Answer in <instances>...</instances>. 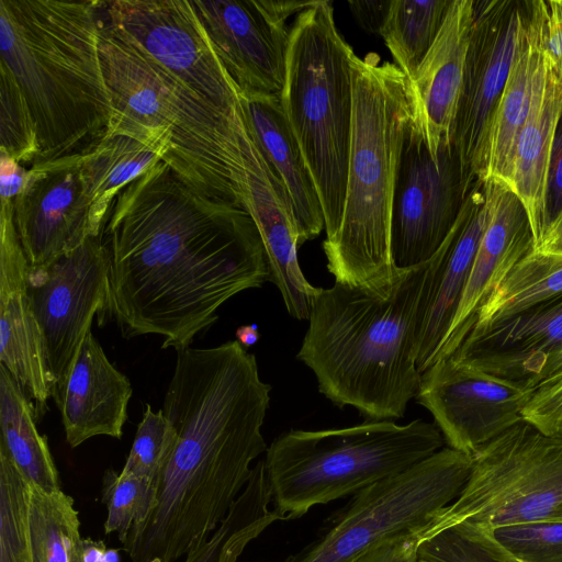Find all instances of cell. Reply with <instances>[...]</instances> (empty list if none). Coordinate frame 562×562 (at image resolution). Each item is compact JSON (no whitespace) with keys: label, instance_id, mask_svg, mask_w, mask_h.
<instances>
[{"label":"cell","instance_id":"ffe728a7","mask_svg":"<svg viewBox=\"0 0 562 562\" xmlns=\"http://www.w3.org/2000/svg\"><path fill=\"white\" fill-rule=\"evenodd\" d=\"M562 347V295L501 322L473 327L452 357L481 372L533 391Z\"/></svg>","mask_w":562,"mask_h":562},{"label":"cell","instance_id":"5b68a950","mask_svg":"<svg viewBox=\"0 0 562 562\" xmlns=\"http://www.w3.org/2000/svg\"><path fill=\"white\" fill-rule=\"evenodd\" d=\"M352 128L344 214L323 243L335 282L389 294L403 269L391 254L397 157L415 93L405 74L375 54L351 59Z\"/></svg>","mask_w":562,"mask_h":562},{"label":"cell","instance_id":"277c9868","mask_svg":"<svg viewBox=\"0 0 562 562\" xmlns=\"http://www.w3.org/2000/svg\"><path fill=\"white\" fill-rule=\"evenodd\" d=\"M427 267L403 269L389 294L338 282L322 288L296 358L338 407L352 406L369 420H393L416 397L417 311Z\"/></svg>","mask_w":562,"mask_h":562},{"label":"cell","instance_id":"f546056e","mask_svg":"<svg viewBox=\"0 0 562 562\" xmlns=\"http://www.w3.org/2000/svg\"><path fill=\"white\" fill-rule=\"evenodd\" d=\"M562 295V252L533 250L521 259L481 306L473 327L501 322Z\"/></svg>","mask_w":562,"mask_h":562},{"label":"cell","instance_id":"d590c367","mask_svg":"<svg viewBox=\"0 0 562 562\" xmlns=\"http://www.w3.org/2000/svg\"><path fill=\"white\" fill-rule=\"evenodd\" d=\"M176 430L162 409L154 412L147 403L122 473L155 484L176 442Z\"/></svg>","mask_w":562,"mask_h":562},{"label":"cell","instance_id":"52a82bcc","mask_svg":"<svg viewBox=\"0 0 562 562\" xmlns=\"http://www.w3.org/2000/svg\"><path fill=\"white\" fill-rule=\"evenodd\" d=\"M352 48L331 2L314 1L290 30L281 102L312 173L325 220V241L339 231L352 128Z\"/></svg>","mask_w":562,"mask_h":562},{"label":"cell","instance_id":"603a6c76","mask_svg":"<svg viewBox=\"0 0 562 562\" xmlns=\"http://www.w3.org/2000/svg\"><path fill=\"white\" fill-rule=\"evenodd\" d=\"M251 135L282 182L297 228L299 245L325 228L318 192L281 102V94L239 97Z\"/></svg>","mask_w":562,"mask_h":562},{"label":"cell","instance_id":"8d00e7d4","mask_svg":"<svg viewBox=\"0 0 562 562\" xmlns=\"http://www.w3.org/2000/svg\"><path fill=\"white\" fill-rule=\"evenodd\" d=\"M0 150L20 164H34L38 145L22 95L11 78L0 72Z\"/></svg>","mask_w":562,"mask_h":562},{"label":"cell","instance_id":"bcb514c9","mask_svg":"<svg viewBox=\"0 0 562 562\" xmlns=\"http://www.w3.org/2000/svg\"><path fill=\"white\" fill-rule=\"evenodd\" d=\"M236 338L244 348L255 345L260 338L258 326L256 324L239 326L236 330Z\"/></svg>","mask_w":562,"mask_h":562},{"label":"cell","instance_id":"8992f818","mask_svg":"<svg viewBox=\"0 0 562 562\" xmlns=\"http://www.w3.org/2000/svg\"><path fill=\"white\" fill-rule=\"evenodd\" d=\"M99 14V56L113 117L164 134L162 161L189 183L243 205L252 136L243 106L225 111L201 98ZM245 209V207H244Z\"/></svg>","mask_w":562,"mask_h":562},{"label":"cell","instance_id":"ee69618b","mask_svg":"<svg viewBox=\"0 0 562 562\" xmlns=\"http://www.w3.org/2000/svg\"><path fill=\"white\" fill-rule=\"evenodd\" d=\"M29 169L12 156L0 150L1 200L13 201L25 186Z\"/></svg>","mask_w":562,"mask_h":562},{"label":"cell","instance_id":"74e56055","mask_svg":"<svg viewBox=\"0 0 562 562\" xmlns=\"http://www.w3.org/2000/svg\"><path fill=\"white\" fill-rule=\"evenodd\" d=\"M493 536L522 562H562V522L503 527Z\"/></svg>","mask_w":562,"mask_h":562},{"label":"cell","instance_id":"7c38bea8","mask_svg":"<svg viewBox=\"0 0 562 562\" xmlns=\"http://www.w3.org/2000/svg\"><path fill=\"white\" fill-rule=\"evenodd\" d=\"M109 266V251L99 235L29 270V293L53 381L52 397L64 385L94 315L105 307Z\"/></svg>","mask_w":562,"mask_h":562},{"label":"cell","instance_id":"e575fe53","mask_svg":"<svg viewBox=\"0 0 562 562\" xmlns=\"http://www.w3.org/2000/svg\"><path fill=\"white\" fill-rule=\"evenodd\" d=\"M154 498L153 483L108 470L102 485V499L106 506L105 535L116 532L122 543L131 528L147 516Z\"/></svg>","mask_w":562,"mask_h":562},{"label":"cell","instance_id":"7a4b0ae2","mask_svg":"<svg viewBox=\"0 0 562 562\" xmlns=\"http://www.w3.org/2000/svg\"><path fill=\"white\" fill-rule=\"evenodd\" d=\"M270 391L238 340L177 351L161 408L177 438L150 510L122 542L132 562H175L224 520L268 449Z\"/></svg>","mask_w":562,"mask_h":562},{"label":"cell","instance_id":"ac0fdd59","mask_svg":"<svg viewBox=\"0 0 562 562\" xmlns=\"http://www.w3.org/2000/svg\"><path fill=\"white\" fill-rule=\"evenodd\" d=\"M29 270L14 225L13 201L1 200L0 363L19 383L41 419L53 396V381L30 299Z\"/></svg>","mask_w":562,"mask_h":562},{"label":"cell","instance_id":"83f0119b","mask_svg":"<svg viewBox=\"0 0 562 562\" xmlns=\"http://www.w3.org/2000/svg\"><path fill=\"white\" fill-rule=\"evenodd\" d=\"M34 406L0 363V447L29 483L42 491L61 488L46 436L38 432Z\"/></svg>","mask_w":562,"mask_h":562},{"label":"cell","instance_id":"d6986e66","mask_svg":"<svg viewBox=\"0 0 562 562\" xmlns=\"http://www.w3.org/2000/svg\"><path fill=\"white\" fill-rule=\"evenodd\" d=\"M490 214L485 181H477L449 235L428 260L417 311L415 358L420 374L431 367L452 324Z\"/></svg>","mask_w":562,"mask_h":562},{"label":"cell","instance_id":"44dd1931","mask_svg":"<svg viewBox=\"0 0 562 562\" xmlns=\"http://www.w3.org/2000/svg\"><path fill=\"white\" fill-rule=\"evenodd\" d=\"M485 188L491 203L490 221L476 249L457 313L432 364L457 351L473 328L481 306L512 269L535 250L529 218L518 196L496 180H485Z\"/></svg>","mask_w":562,"mask_h":562},{"label":"cell","instance_id":"4dcf8cb0","mask_svg":"<svg viewBox=\"0 0 562 562\" xmlns=\"http://www.w3.org/2000/svg\"><path fill=\"white\" fill-rule=\"evenodd\" d=\"M32 562H81L79 514L61 488L45 492L31 485Z\"/></svg>","mask_w":562,"mask_h":562},{"label":"cell","instance_id":"7402d4cb","mask_svg":"<svg viewBox=\"0 0 562 562\" xmlns=\"http://www.w3.org/2000/svg\"><path fill=\"white\" fill-rule=\"evenodd\" d=\"M132 394L127 376L108 359L89 331L64 385L53 397L70 448L95 436L120 439Z\"/></svg>","mask_w":562,"mask_h":562},{"label":"cell","instance_id":"f6af8a7d","mask_svg":"<svg viewBox=\"0 0 562 562\" xmlns=\"http://www.w3.org/2000/svg\"><path fill=\"white\" fill-rule=\"evenodd\" d=\"M535 250L562 252V211L548 226L539 246Z\"/></svg>","mask_w":562,"mask_h":562},{"label":"cell","instance_id":"3957f363","mask_svg":"<svg viewBox=\"0 0 562 562\" xmlns=\"http://www.w3.org/2000/svg\"><path fill=\"white\" fill-rule=\"evenodd\" d=\"M98 7V0H0V72L14 82L32 120L34 164L81 154L112 123Z\"/></svg>","mask_w":562,"mask_h":562},{"label":"cell","instance_id":"2e32d148","mask_svg":"<svg viewBox=\"0 0 562 562\" xmlns=\"http://www.w3.org/2000/svg\"><path fill=\"white\" fill-rule=\"evenodd\" d=\"M531 393L451 356L422 374L415 400L430 412L447 447L473 456L522 422Z\"/></svg>","mask_w":562,"mask_h":562},{"label":"cell","instance_id":"f35d334b","mask_svg":"<svg viewBox=\"0 0 562 562\" xmlns=\"http://www.w3.org/2000/svg\"><path fill=\"white\" fill-rule=\"evenodd\" d=\"M522 420L544 435H562V372L533 389L522 411Z\"/></svg>","mask_w":562,"mask_h":562},{"label":"cell","instance_id":"4fadbf2b","mask_svg":"<svg viewBox=\"0 0 562 562\" xmlns=\"http://www.w3.org/2000/svg\"><path fill=\"white\" fill-rule=\"evenodd\" d=\"M526 1H474L463 82L452 144L471 183L487 178L488 137L494 112L515 54Z\"/></svg>","mask_w":562,"mask_h":562},{"label":"cell","instance_id":"ab89813d","mask_svg":"<svg viewBox=\"0 0 562 562\" xmlns=\"http://www.w3.org/2000/svg\"><path fill=\"white\" fill-rule=\"evenodd\" d=\"M562 211V113L559 120L547 182L544 216L546 229Z\"/></svg>","mask_w":562,"mask_h":562},{"label":"cell","instance_id":"9a60e30c","mask_svg":"<svg viewBox=\"0 0 562 562\" xmlns=\"http://www.w3.org/2000/svg\"><path fill=\"white\" fill-rule=\"evenodd\" d=\"M190 2L239 97L281 94L291 30L286 21L314 1Z\"/></svg>","mask_w":562,"mask_h":562},{"label":"cell","instance_id":"5bb4252c","mask_svg":"<svg viewBox=\"0 0 562 562\" xmlns=\"http://www.w3.org/2000/svg\"><path fill=\"white\" fill-rule=\"evenodd\" d=\"M100 12L158 65L225 111L240 108L190 0L100 1Z\"/></svg>","mask_w":562,"mask_h":562},{"label":"cell","instance_id":"7dc6e473","mask_svg":"<svg viewBox=\"0 0 562 562\" xmlns=\"http://www.w3.org/2000/svg\"><path fill=\"white\" fill-rule=\"evenodd\" d=\"M99 562H120L119 551L116 549H106Z\"/></svg>","mask_w":562,"mask_h":562},{"label":"cell","instance_id":"4316f807","mask_svg":"<svg viewBox=\"0 0 562 562\" xmlns=\"http://www.w3.org/2000/svg\"><path fill=\"white\" fill-rule=\"evenodd\" d=\"M543 0L526 1L514 58L491 124L487 178L508 187L516 142L543 60Z\"/></svg>","mask_w":562,"mask_h":562},{"label":"cell","instance_id":"e0dca14e","mask_svg":"<svg viewBox=\"0 0 562 562\" xmlns=\"http://www.w3.org/2000/svg\"><path fill=\"white\" fill-rule=\"evenodd\" d=\"M13 216L30 268L46 266L101 235L92 225L79 154L32 165L13 200Z\"/></svg>","mask_w":562,"mask_h":562},{"label":"cell","instance_id":"9c48e42d","mask_svg":"<svg viewBox=\"0 0 562 562\" xmlns=\"http://www.w3.org/2000/svg\"><path fill=\"white\" fill-rule=\"evenodd\" d=\"M461 522L486 530L562 522V435L522 420L481 448L459 496L416 530L418 543Z\"/></svg>","mask_w":562,"mask_h":562},{"label":"cell","instance_id":"7bdbcfd3","mask_svg":"<svg viewBox=\"0 0 562 562\" xmlns=\"http://www.w3.org/2000/svg\"><path fill=\"white\" fill-rule=\"evenodd\" d=\"M392 0L348 1L357 23L368 33L380 35L386 22Z\"/></svg>","mask_w":562,"mask_h":562},{"label":"cell","instance_id":"f1b7e54d","mask_svg":"<svg viewBox=\"0 0 562 562\" xmlns=\"http://www.w3.org/2000/svg\"><path fill=\"white\" fill-rule=\"evenodd\" d=\"M263 459L252 467L250 479L227 516L184 557V562H237L247 544L270 525L284 520L274 509Z\"/></svg>","mask_w":562,"mask_h":562},{"label":"cell","instance_id":"484cf974","mask_svg":"<svg viewBox=\"0 0 562 562\" xmlns=\"http://www.w3.org/2000/svg\"><path fill=\"white\" fill-rule=\"evenodd\" d=\"M168 151L164 134L113 117L106 133L79 154L97 233H102L119 192L164 160Z\"/></svg>","mask_w":562,"mask_h":562},{"label":"cell","instance_id":"1f68e13d","mask_svg":"<svg viewBox=\"0 0 562 562\" xmlns=\"http://www.w3.org/2000/svg\"><path fill=\"white\" fill-rule=\"evenodd\" d=\"M451 3L452 0H392L380 35L409 81L434 44Z\"/></svg>","mask_w":562,"mask_h":562},{"label":"cell","instance_id":"60d3db41","mask_svg":"<svg viewBox=\"0 0 562 562\" xmlns=\"http://www.w3.org/2000/svg\"><path fill=\"white\" fill-rule=\"evenodd\" d=\"M415 531L391 537L353 562H417L418 540Z\"/></svg>","mask_w":562,"mask_h":562},{"label":"cell","instance_id":"d6a6232c","mask_svg":"<svg viewBox=\"0 0 562 562\" xmlns=\"http://www.w3.org/2000/svg\"><path fill=\"white\" fill-rule=\"evenodd\" d=\"M31 484L0 447V562H32Z\"/></svg>","mask_w":562,"mask_h":562},{"label":"cell","instance_id":"b9f144b4","mask_svg":"<svg viewBox=\"0 0 562 562\" xmlns=\"http://www.w3.org/2000/svg\"><path fill=\"white\" fill-rule=\"evenodd\" d=\"M543 42L562 81V0L543 1Z\"/></svg>","mask_w":562,"mask_h":562},{"label":"cell","instance_id":"8fae6325","mask_svg":"<svg viewBox=\"0 0 562 562\" xmlns=\"http://www.w3.org/2000/svg\"><path fill=\"white\" fill-rule=\"evenodd\" d=\"M473 184L462 171L452 142L431 151L415 94L401 142L391 205V254L396 268L419 266L436 254Z\"/></svg>","mask_w":562,"mask_h":562},{"label":"cell","instance_id":"6da1fadb","mask_svg":"<svg viewBox=\"0 0 562 562\" xmlns=\"http://www.w3.org/2000/svg\"><path fill=\"white\" fill-rule=\"evenodd\" d=\"M101 236L110 266L100 325L114 321L125 338L161 336L162 349L190 347L225 302L269 281L251 215L162 160L119 192Z\"/></svg>","mask_w":562,"mask_h":562},{"label":"cell","instance_id":"30bf717a","mask_svg":"<svg viewBox=\"0 0 562 562\" xmlns=\"http://www.w3.org/2000/svg\"><path fill=\"white\" fill-rule=\"evenodd\" d=\"M473 456L443 447L356 493L321 535L283 562H353L384 540L423 528L467 483Z\"/></svg>","mask_w":562,"mask_h":562},{"label":"cell","instance_id":"ba28073f","mask_svg":"<svg viewBox=\"0 0 562 562\" xmlns=\"http://www.w3.org/2000/svg\"><path fill=\"white\" fill-rule=\"evenodd\" d=\"M443 445L438 427L423 419L291 429L271 442L263 459L273 509L284 520L299 518L316 505L404 472Z\"/></svg>","mask_w":562,"mask_h":562},{"label":"cell","instance_id":"836d02e7","mask_svg":"<svg viewBox=\"0 0 562 562\" xmlns=\"http://www.w3.org/2000/svg\"><path fill=\"white\" fill-rule=\"evenodd\" d=\"M416 558L417 562H522L494 538L493 530L467 522L420 541Z\"/></svg>","mask_w":562,"mask_h":562},{"label":"cell","instance_id":"d4e9b609","mask_svg":"<svg viewBox=\"0 0 562 562\" xmlns=\"http://www.w3.org/2000/svg\"><path fill=\"white\" fill-rule=\"evenodd\" d=\"M561 113L562 81L544 49L530 111L516 142L508 182V187L527 212L535 249L539 246L547 227L546 191L552 146Z\"/></svg>","mask_w":562,"mask_h":562},{"label":"cell","instance_id":"cb8c5ba5","mask_svg":"<svg viewBox=\"0 0 562 562\" xmlns=\"http://www.w3.org/2000/svg\"><path fill=\"white\" fill-rule=\"evenodd\" d=\"M474 19L473 0H452L445 22L411 81L432 153L451 133Z\"/></svg>","mask_w":562,"mask_h":562}]
</instances>
